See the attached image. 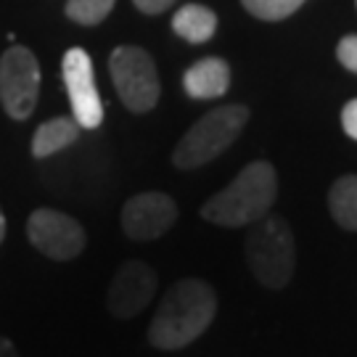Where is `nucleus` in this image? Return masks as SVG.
<instances>
[{"mask_svg":"<svg viewBox=\"0 0 357 357\" xmlns=\"http://www.w3.org/2000/svg\"><path fill=\"white\" fill-rule=\"evenodd\" d=\"M6 238V217H3V209H0V243Z\"/></svg>","mask_w":357,"mask_h":357,"instance_id":"412c9836","label":"nucleus"},{"mask_svg":"<svg viewBox=\"0 0 357 357\" xmlns=\"http://www.w3.org/2000/svg\"><path fill=\"white\" fill-rule=\"evenodd\" d=\"M40 96V64L24 45H11L0 56V103L11 119H26Z\"/></svg>","mask_w":357,"mask_h":357,"instance_id":"423d86ee","label":"nucleus"},{"mask_svg":"<svg viewBox=\"0 0 357 357\" xmlns=\"http://www.w3.org/2000/svg\"><path fill=\"white\" fill-rule=\"evenodd\" d=\"M331 217L344 230H357V175H344L328 191Z\"/></svg>","mask_w":357,"mask_h":357,"instance_id":"4468645a","label":"nucleus"},{"mask_svg":"<svg viewBox=\"0 0 357 357\" xmlns=\"http://www.w3.org/2000/svg\"><path fill=\"white\" fill-rule=\"evenodd\" d=\"M249 122V109L230 103L217 106L193 125L172 151V162L180 169H196L225 153Z\"/></svg>","mask_w":357,"mask_h":357,"instance_id":"7ed1b4c3","label":"nucleus"},{"mask_svg":"<svg viewBox=\"0 0 357 357\" xmlns=\"http://www.w3.org/2000/svg\"><path fill=\"white\" fill-rule=\"evenodd\" d=\"M246 262L265 289L289 286L296 255H294L291 228L283 217L268 215L255 222L252 233L246 236Z\"/></svg>","mask_w":357,"mask_h":357,"instance_id":"20e7f679","label":"nucleus"},{"mask_svg":"<svg viewBox=\"0 0 357 357\" xmlns=\"http://www.w3.org/2000/svg\"><path fill=\"white\" fill-rule=\"evenodd\" d=\"M217 299L212 286L199 278L178 281L156 307L149 342L156 349H180L196 342L215 320Z\"/></svg>","mask_w":357,"mask_h":357,"instance_id":"f257e3e1","label":"nucleus"},{"mask_svg":"<svg viewBox=\"0 0 357 357\" xmlns=\"http://www.w3.org/2000/svg\"><path fill=\"white\" fill-rule=\"evenodd\" d=\"M228 85H230V66L222 59H215V56L196 61L183 75V88L196 101L220 98V96H225Z\"/></svg>","mask_w":357,"mask_h":357,"instance_id":"9b49d317","label":"nucleus"},{"mask_svg":"<svg viewBox=\"0 0 357 357\" xmlns=\"http://www.w3.org/2000/svg\"><path fill=\"white\" fill-rule=\"evenodd\" d=\"M336 59L342 61L344 69H349V72L357 75V35H347V38L339 40V45H336Z\"/></svg>","mask_w":357,"mask_h":357,"instance_id":"f3484780","label":"nucleus"},{"mask_svg":"<svg viewBox=\"0 0 357 357\" xmlns=\"http://www.w3.org/2000/svg\"><path fill=\"white\" fill-rule=\"evenodd\" d=\"M109 72L119 101L135 114H146L159 103V72L149 53L138 45H119L109 56Z\"/></svg>","mask_w":357,"mask_h":357,"instance_id":"39448f33","label":"nucleus"},{"mask_svg":"<svg viewBox=\"0 0 357 357\" xmlns=\"http://www.w3.org/2000/svg\"><path fill=\"white\" fill-rule=\"evenodd\" d=\"M243 8L262 22H281L299 11L307 0H241Z\"/></svg>","mask_w":357,"mask_h":357,"instance_id":"dca6fc26","label":"nucleus"},{"mask_svg":"<svg viewBox=\"0 0 357 357\" xmlns=\"http://www.w3.org/2000/svg\"><path fill=\"white\" fill-rule=\"evenodd\" d=\"M355 3H357V0H355Z\"/></svg>","mask_w":357,"mask_h":357,"instance_id":"4be33fe9","label":"nucleus"},{"mask_svg":"<svg viewBox=\"0 0 357 357\" xmlns=\"http://www.w3.org/2000/svg\"><path fill=\"white\" fill-rule=\"evenodd\" d=\"M116 0H69L66 16L82 26H96L112 13Z\"/></svg>","mask_w":357,"mask_h":357,"instance_id":"2eb2a0df","label":"nucleus"},{"mask_svg":"<svg viewBox=\"0 0 357 357\" xmlns=\"http://www.w3.org/2000/svg\"><path fill=\"white\" fill-rule=\"evenodd\" d=\"M61 72H64L72 116L77 119V125L85 130H96L103 122V103L101 93L96 88V75H93V61H90L88 51L69 48Z\"/></svg>","mask_w":357,"mask_h":357,"instance_id":"6e6552de","label":"nucleus"},{"mask_svg":"<svg viewBox=\"0 0 357 357\" xmlns=\"http://www.w3.org/2000/svg\"><path fill=\"white\" fill-rule=\"evenodd\" d=\"M159 286L156 270L146 265L141 259H130L114 273V278L109 283V294H106V307L114 318H135L141 315L146 305L153 299Z\"/></svg>","mask_w":357,"mask_h":357,"instance_id":"1a4fd4ad","label":"nucleus"},{"mask_svg":"<svg viewBox=\"0 0 357 357\" xmlns=\"http://www.w3.org/2000/svg\"><path fill=\"white\" fill-rule=\"evenodd\" d=\"M79 130L82 128L77 125L75 116H56V119L43 122L35 130V138H32V156L45 159V156L64 151L66 146H72L77 141Z\"/></svg>","mask_w":357,"mask_h":357,"instance_id":"f8f14e48","label":"nucleus"},{"mask_svg":"<svg viewBox=\"0 0 357 357\" xmlns=\"http://www.w3.org/2000/svg\"><path fill=\"white\" fill-rule=\"evenodd\" d=\"M342 128L352 141H357V98H352L342 109Z\"/></svg>","mask_w":357,"mask_h":357,"instance_id":"a211bd4d","label":"nucleus"},{"mask_svg":"<svg viewBox=\"0 0 357 357\" xmlns=\"http://www.w3.org/2000/svg\"><path fill=\"white\" fill-rule=\"evenodd\" d=\"M26 238L40 255L51 257L56 262H66L82 255L88 236L75 217L61 209L40 206L26 220Z\"/></svg>","mask_w":357,"mask_h":357,"instance_id":"0eeeda50","label":"nucleus"},{"mask_svg":"<svg viewBox=\"0 0 357 357\" xmlns=\"http://www.w3.org/2000/svg\"><path fill=\"white\" fill-rule=\"evenodd\" d=\"M0 357H19L16 344H13L11 339H6V336H0Z\"/></svg>","mask_w":357,"mask_h":357,"instance_id":"aec40b11","label":"nucleus"},{"mask_svg":"<svg viewBox=\"0 0 357 357\" xmlns=\"http://www.w3.org/2000/svg\"><path fill=\"white\" fill-rule=\"evenodd\" d=\"M278 196V175L270 162H252L236 175V180L215 193L204 206L202 217L222 228L255 225L270 215Z\"/></svg>","mask_w":357,"mask_h":357,"instance_id":"f03ea898","label":"nucleus"},{"mask_svg":"<svg viewBox=\"0 0 357 357\" xmlns=\"http://www.w3.org/2000/svg\"><path fill=\"white\" fill-rule=\"evenodd\" d=\"M178 220V204L172 196L146 191L132 196L122 206V230L132 241H153L165 236Z\"/></svg>","mask_w":357,"mask_h":357,"instance_id":"9d476101","label":"nucleus"},{"mask_svg":"<svg viewBox=\"0 0 357 357\" xmlns=\"http://www.w3.org/2000/svg\"><path fill=\"white\" fill-rule=\"evenodd\" d=\"M172 29L175 35H180L183 40H188L193 45L212 40L217 29V13L212 8H206L202 3H188L183 6L175 16H172Z\"/></svg>","mask_w":357,"mask_h":357,"instance_id":"ddd939ff","label":"nucleus"},{"mask_svg":"<svg viewBox=\"0 0 357 357\" xmlns=\"http://www.w3.org/2000/svg\"><path fill=\"white\" fill-rule=\"evenodd\" d=\"M135 8L141 13H149V16H156V13H165L169 6H175L178 0H132Z\"/></svg>","mask_w":357,"mask_h":357,"instance_id":"6ab92c4d","label":"nucleus"}]
</instances>
